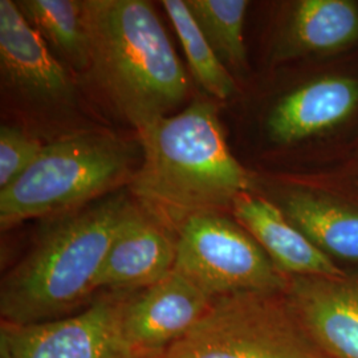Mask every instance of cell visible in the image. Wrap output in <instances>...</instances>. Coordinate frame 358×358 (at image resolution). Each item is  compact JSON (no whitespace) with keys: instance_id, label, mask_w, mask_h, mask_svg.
Instances as JSON below:
<instances>
[{"instance_id":"15","label":"cell","mask_w":358,"mask_h":358,"mask_svg":"<svg viewBox=\"0 0 358 358\" xmlns=\"http://www.w3.org/2000/svg\"><path fill=\"white\" fill-rule=\"evenodd\" d=\"M282 211L324 254L358 262V208L309 192H292Z\"/></svg>"},{"instance_id":"9","label":"cell","mask_w":358,"mask_h":358,"mask_svg":"<svg viewBox=\"0 0 358 358\" xmlns=\"http://www.w3.org/2000/svg\"><path fill=\"white\" fill-rule=\"evenodd\" d=\"M177 231L145 208L131 207L103 260L96 287L133 292L161 282L174 269Z\"/></svg>"},{"instance_id":"14","label":"cell","mask_w":358,"mask_h":358,"mask_svg":"<svg viewBox=\"0 0 358 358\" xmlns=\"http://www.w3.org/2000/svg\"><path fill=\"white\" fill-rule=\"evenodd\" d=\"M358 40V6L350 0H301L279 47L280 59L345 50Z\"/></svg>"},{"instance_id":"13","label":"cell","mask_w":358,"mask_h":358,"mask_svg":"<svg viewBox=\"0 0 358 358\" xmlns=\"http://www.w3.org/2000/svg\"><path fill=\"white\" fill-rule=\"evenodd\" d=\"M232 213L285 276L345 275V271L312 243L278 206L243 194L234 202Z\"/></svg>"},{"instance_id":"17","label":"cell","mask_w":358,"mask_h":358,"mask_svg":"<svg viewBox=\"0 0 358 358\" xmlns=\"http://www.w3.org/2000/svg\"><path fill=\"white\" fill-rule=\"evenodd\" d=\"M167 17L178 35L195 81L217 100H227L235 93L230 71L219 60L183 0L161 1Z\"/></svg>"},{"instance_id":"18","label":"cell","mask_w":358,"mask_h":358,"mask_svg":"<svg viewBox=\"0 0 358 358\" xmlns=\"http://www.w3.org/2000/svg\"><path fill=\"white\" fill-rule=\"evenodd\" d=\"M187 7L206 40L231 73L247 68L244 44L245 0H187Z\"/></svg>"},{"instance_id":"16","label":"cell","mask_w":358,"mask_h":358,"mask_svg":"<svg viewBox=\"0 0 358 358\" xmlns=\"http://www.w3.org/2000/svg\"><path fill=\"white\" fill-rule=\"evenodd\" d=\"M27 22L78 71L88 68V35L83 1L22 0L16 1Z\"/></svg>"},{"instance_id":"8","label":"cell","mask_w":358,"mask_h":358,"mask_svg":"<svg viewBox=\"0 0 358 358\" xmlns=\"http://www.w3.org/2000/svg\"><path fill=\"white\" fill-rule=\"evenodd\" d=\"M213 299L176 269L161 282L136 291L125 315L134 357H150L183 337L203 317Z\"/></svg>"},{"instance_id":"11","label":"cell","mask_w":358,"mask_h":358,"mask_svg":"<svg viewBox=\"0 0 358 358\" xmlns=\"http://www.w3.org/2000/svg\"><path fill=\"white\" fill-rule=\"evenodd\" d=\"M0 68L6 83L28 97L68 103L75 94L64 65L11 0H0Z\"/></svg>"},{"instance_id":"5","label":"cell","mask_w":358,"mask_h":358,"mask_svg":"<svg viewBox=\"0 0 358 358\" xmlns=\"http://www.w3.org/2000/svg\"><path fill=\"white\" fill-rule=\"evenodd\" d=\"M148 358H333L297 317L285 291L213 299L189 332Z\"/></svg>"},{"instance_id":"6","label":"cell","mask_w":358,"mask_h":358,"mask_svg":"<svg viewBox=\"0 0 358 358\" xmlns=\"http://www.w3.org/2000/svg\"><path fill=\"white\" fill-rule=\"evenodd\" d=\"M174 269L210 297L279 292L289 282L255 239L223 213L198 214L179 227Z\"/></svg>"},{"instance_id":"1","label":"cell","mask_w":358,"mask_h":358,"mask_svg":"<svg viewBox=\"0 0 358 358\" xmlns=\"http://www.w3.org/2000/svg\"><path fill=\"white\" fill-rule=\"evenodd\" d=\"M137 133L142 164L130 190L173 230L194 215L232 208L251 190V177L231 153L214 103L195 100Z\"/></svg>"},{"instance_id":"2","label":"cell","mask_w":358,"mask_h":358,"mask_svg":"<svg viewBox=\"0 0 358 358\" xmlns=\"http://www.w3.org/2000/svg\"><path fill=\"white\" fill-rule=\"evenodd\" d=\"M88 68L115 112L136 130L170 115L189 81L166 31L145 0H85Z\"/></svg>"},{"instance_id":"19","label":"cell","mask_w":358,"mask_h":358,"mask_svg":"<svg viewBox=\"0 0 358 358\" xmlns=\"http://www.w3.org/2000/svg\"><path fill=\"white\" fill-rule=\"evenodd\" d=\"M44 145L19 128H0V190L11 185L31 166Z\"/></svg>"},{"instance_id":"12","label":"cell","mask_w":358,"mask_h":358,"mask_svg":"<svg viewBox=\"0 0 358 358\" xmlns=\"http://www.w3.org/2000/svg\"><path fill=\"white\" fill-rule=\"evenodd\" d=\"M358 108V80L325 76L296 88L273 106L267 120L269 138L291 145L336 128Z\"/></svg>"},{"instance_id":"4","label":"cell","mask_w":358,"mask_h":358,"mask_svg":"<svg viewBox=\"0 0 358 358\" xmlns=\"http://www.w3.org/2000/svg\"><path fill=\"white\" fill-rule=\"evenodd\" d=\"M134 153L110 134L85 131L43 146L36 161L0 190V226L65 215L130 182Z\"/></svg>"},{"instance_id":"3","label":"cell","mask_w":358,"mask_h":358,"mask_svg":"<svg viewBox=\"0 0 358 358\" xmlns=\"http://www.w3.org/2000/svg\"><path fill=\"white\" fill-rule=\"evenodd\" d=\"M133 205L115 195L62 215L1 280L0 316L36 324L88 307L115 234Z\"/></svg>"},{"instance_id":"10","label":"cell","mask_w":358,"mask_h":358,"mask_svg":"<svg viewBox=\"0 0 358 358\" xmlns=\"http://www.w3.org/2000/svg\"><path fill=\"white\" fill-rule=\"evenodd\" d=\"M287 296L312 338L333 358H358V273L289 276Z\"/></svg>"},{"instance_id":"7","label":"cell","mask_w":358,"mask_h":358,"mask_svg":"<svg viewBox=\"0 0 358 358\" xmlns=\"http://www.w3.org/2000/svg\"><path fill=\"white\" fill-rule=\"evenodd\" d=\"M133 292H105L75 315L0 325V358H136L125 333Z\"/></svg>"}]
</instances>
